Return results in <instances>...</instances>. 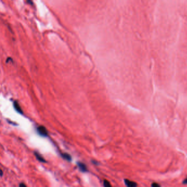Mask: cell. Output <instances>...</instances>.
Wrapping results in <instances>:
<instances>
[{
    "mask_svg": "<svg viewBox=\"0 0 187 187\" xmlns=\"http://www.w3.org/2000/svg\"><path fill=\"white\" fill-rule=\"evenodd\" d=\"M77 165L78 166V168H79L80 171L82 172H87L88 171L87 167L86 165L83 162H77Z\"/></svg>",
    "mask_w": 187,
    "mask_h": 187,
    "instance_id": "7a4b0ae2",
    "label": "cell"
},
{
    "mask_svg": "<svg viewBox=\"0 0 187 187\" xmlns=\"http://www.w3.org/2000/svg\"><path fill=\"white\" fill-rule=\"evenodd\" d=\"M13 105H14V109L16 110V111L19 112V113L21 114H23V110H22L21 108V106H20L19 103H18L17 102H15V101L14 102Z\"/></svg>",
    "mask_w": 187,
    "mask_h": 187,
    "instance_id": "5b68a950",
    "label": "cell"
},
{
    "mask_svg": "<svg viewBox=\"0 0 187 187\" xmlns=\"http://www.w3.org/2000/svg\"><path fill=\"white\" fill-rule=\"evenodd\" d=\"M37 133L40 136L42 137H47L48 136V131L45 127L43 126H39L37 128Z\"/></svg>",
    "mask_w": 187,
    "mask_h": 187,
    "instance_id": "6da1fadb",
    "label": "cell"
},
{
    "mask_svg": "<svg viewBox=\"0 0 187 187\" xmlns=\"http://www.w3.org/2000/svg\"><path fill=\"white\" fill-rule=\"evenodd\" d=\"M92 162H93V164H94L95 165L97 164V161H92Z\"/></svg>",
    "mask_w": 187,
    "mask_h": 187,
    "instance_id": "8fae6325",
    "label": "cell"
},
{
    "mask_svg": "<svg viewBox=\"0 0 187 187\" xmlns=\"http://www.w3.org/2000/svg\"><path fill=\"white\" fill-rule=\"evenodd\" d=\"M19 187H27L25 184L24 183H21L19 184Z\"/></svg>",
    "mask_w": 187,
    "mask_h": 187,
    "instance_id": "9c48e42d",
    "label": "cell"
},
{
    "mask_svg": "<svg viewBox=\"0 0 187 187\" xmlns=\"http://www.w3.org/2000/svg\"><path fill=\"white\" fill-rule=\"evenodd\" d=\"M103 186H104V187H112L111 186V184L110 183V182L106 180H104Z\"/></svg>",
    "mask_w": 187,
    "mask_h": 187,
    "instance_id": "52a82bcc",
    "label": "cell"
},
{
    "mask_svg": "<svg viewBox=\"0 0 187 187\" xmlns=\"http://www.w3.org/2000/svg\"><path fill=\"white\" fill-rule=\"evenodd\" d=\"M61 156L63 158L64 160H65L66 161H71L72 160L71 156L70 154L68 153H66V152H64V153H62L61 154Z\"/></svg>",
    "mask_w": 187,
    "mask_h": 187,
    "instance_id": "8992f818",
    "label": "cell"
},
{
    "mask_svg": "<svg viewBox=\"0 0 187 187\" xmlns=\"http://www.w3.org/2000/svg\"><path fill=\"white\" fill-rule=\"evenodd\" d=\"M152 187H161L160 186L159 184L158 183H152Z\"/></svg>",
    "mask_w": 187,
    "mask_h": 187,
    "instance_id": "ba28073f",
    "label": "cell"
},
{
    "mask_svg": "<svg viewBox=\"0 0 187 187\" xmlns=\"http://www.w3.org/2000/svg\"><path fill=\"white\" fill-rule=\"evenodd\" d=\"M34 155H35L36 159L39 160L40 162H43V163L46 162V161L45 160V159L42 156L41 154H39L38 152H34Z\"/></svg>",
    "mask_w": 187,
    "mask_h": 187,
    "instance_id": "277c9868",
    "label": "cell"
},
{
    "mask_svg": "<svg viewBox=\"0 0 187 187\" xmlns=\"http://www.w3.org/2000/svg\"><path fill=\"white\" fill-rule=\"evenodd\" d=\"M183 183L184 184H187V177L184 179V180L183 181Z\"/></svg>",
    "mask_w": 187,
    "mask_h": 187,
    "instance_id": "30bf717a",
    "label": "cell"
},
{
    "mask_svg": "<svg viewBox=\"0 0 187 187\" xmlns=\"http://www.w3.org/2000/svg\"><path fill=\"white\" fill-rule=\"evenodd\" d=\"M124 182L127 187H137V184L135 182L130 180H127V179H125L124 180Z\"/></svg>",
    "mask_w": 187,
    "mask_h": 187,
    "instance_id": "3957f363",
    "label": "cell"
}]
</instances>
